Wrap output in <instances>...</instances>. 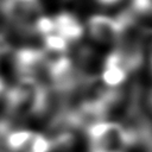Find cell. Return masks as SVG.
<instances>
[{
	"mask_svg": "<svg viewBox=\"0 0 152 152\" xmlns=\"http://www.w3.org/2000/svg\"><path fill=\"white\" fill-rule=\"evenodd\" d=\"M52 19L55 24V33L59 34L65 40H77L83 36V26L75 15L68 12H62Z\"/></svg>",
	"mask_w": 152,
	"mask_h": 152,
	"instance_id": "4",
	"label": "cell"
},
{
	"mask_svg": "<svg viewBox=\"0 0 152 152\" xmlns=\"http://www.w3.org/2000/svg\"><path fill=\"white\" fill-rule=\"evenodd\" d=\"M0 8L10 21L30 32L37 19L43 15L39 0H1Z\"/></svg>",
	"mask_w": 152,
	"mask_h": 152,
	"instance_id": "1",
	"label": "cell"
},
{
	"mask_svg": "<svg viewBox=\"0 0 152 152\" xmlns=\"http://www.w3.org/2000/svg\"><path fill=\"white\" fill-rule=\"evenodd\" d=\"M90 152H113V151H103V150H94V148H91Z\"/></svg>",
	"mask_w": 152,
	"mask_h": 152,
	"instance_id": "9",
	"label": "cell"
},
{
	"mask_svg": "<svg viewBox=\"0 0 152 152\" xmlns=\"http://www.w3.org/2000/svg\"><path fill=\"white\" fill-rule=\"evenodd\" d=\"M97 1L101 2V4H103V5H112V4L118 2L119 0H97Z\"/></svg>",
	"mask_w": 152,
	"mask_h": 152,
	"instance_id": "8",
	"label": "cell"
},
{
	"mask_svg": "<svg viewBox=\"0 0 152 152\" xmlns=\"http://www.w3.org/2000/svg\"><path fill=\"white\" fill-rule=\"evenodd\" d=\"M32 134L33 131L25 128L10 129L4 137L5 146L10 152H24Z\"/></svg>",
	"mask_w": 152,
	"mask_h": 152,
	"instance_id": "5",
	"label": "cell"
},
{
	"mask_svg": "<svg viewBox=\"0 0 152 152\" xmlns=\"http://www.w3.org/2000/svg\"><path fill=\"white\" fill-rule=\"evenodd\" d=\"M150 103H151V106H152V93H151V95H150Z\"/></svg>",
	"mask_w": 152,
	"mask_h": 152,
	"instance_id": "10",
	"label": "cell"
},
{
	"mask_svg": "<svg viewBox=\"0 0 152 152\" xmlns=\"http://www.w3.org/2000/svg\"><path fill=\"white\" fill-rule=\"evenodd\" d=\"M88 31L94 40L106 45H118L122 34L119 21L102 14H95L88 19Z\"/></svg>",
	"mask_w": 152,
	"mask_h": 152,
	"instance_id": "2",
	"label": "cell"
},
{
	"mask_svg": "<svg viewBox=\"0 0 152 152\" xmlns=\"http://www.w3.org/2000/svg\"><path fill=\"white\" fill-rule=\"evenodd\" d=\"M45 51L38 48L24 46L15 51L13 61L20 77L37 78V74L45 68Z\"/></svg>",
	"mask_w": 152,
	"mask_h": 152,
	"instance_id": "3",
	"label": "cell"
},
{
	"mask_svg": "<svg viewBox=\"0 0 152 152\" xmlns=\"http://www.w3.org/2000/svg\"><path fill=\"white\" fill-rule=\"evenodd\" d=\"M45 52L49 53H65L69 48V42L57 33H51L43 37Z\"/></svg>",
	"mask_w": 152,
	"mask_h": 152,
	"instance_id": "6",
	"label": "cell"
},
{
	"mask_svg": "<svg viewBox=\"0 0 152 152\" xmlns=\"http://www.w3.org/2000/svg\"><path fill=\"white\" fill-rule=\"evenodd\" d=\"M51 148H52L51 139H49L46 135L42 133L33 132L24 152H50Z\"/></svg>",
	"mask_w": 152,
	"mask_h": 152,
	"instance_id": "7",
	"label": "cell"
}]
</instances>
